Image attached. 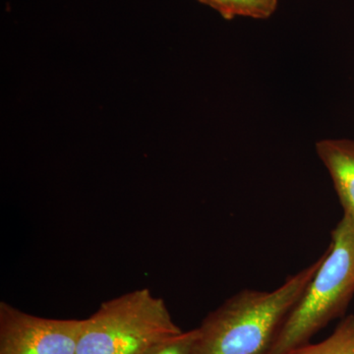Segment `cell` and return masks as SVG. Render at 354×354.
Segmentation results:
<instances>
[{
	"label": "cell",
	"instance_id": "1",
	"mask_svg": "<svg viewBox=\"0 0 354 354\" xmlns=\"http://www.w3.org/2000/svg\"><path fill=\"white\" fill-rule=\"evenodd\" d=\"M323 255L277 290H245L203 320L192 354H267L291 309L306 290Z\"/></svg>",
	"mask_w": 354,
	"mask_h": 354
},
{
	"label": "cell",
	"instance_id": "2",
	"mask_svg": "<svg viewBox=\"0 0 354 354\" xmlns=\"http://www.w3.org/2000/svg\"><path fill=\"white\" fill-rule=\"evenodd\" d=\"M354 295V218L342 216L332 242L306 290L279 329L267 354H286L304 346L346 313Z\"/></svg>",
	"mask_w": 354,
	"mask_h": 354
},
{
	"label": "cell",
	"instance_id": "3",
	"mask_svg": "<svg viewBox=\"0 0 354 354\" xmlns=\"http://www.w3.org/2000/svg\"><path fill=\"white\" fill-rule=\"evenodd\" d=\"M183 332L164 299L142 288L104 302L84 319L77 354H141Z\"/></svg>",
	"mask_w": 354,
	"mask_h": 354
},
{
	"label": "cell",
	"instance_id": "4",
	"mask_svg": "<svg viewBox=\"0 0 354 354\" xmlns=\"http://www.w3.org/2000/svg\"><path fill=\"white\" fill-rule=\"evenodd\" d=\"M84 320L31 315L0 302V354H77Z\"/></svg>",
	"mask_w": 354,
	"mask_h": 354
},
{
	"label": "cell",
	"instance_id": "5",
	"mask_svg": "<svg viewBox=\"0 0 354 354\" xmlns=\"http://www.w3.org/2000/svg\"><path fill=\"white\" fill-rule=\"evenodd\" d=\"M316 152L329 171L344 215L354 218V140H321Z\"/></svg>",
	"mask_w": 354,
	"mask_h": 354
},
{
	"label": "cell",
	"instance_id": "6",
	"mask_svg": "<svg viewBox=\"0 0 354 354\" xmlns=\"http://www.w3.org/2000/svg\"><path fill=\"white\" fill-rule=\"evenodd\" d=\"M211 7L225 20L237 17L264 20L278 8L279 0H198Z\"/></svg>",
	"mask_w": 354,
	"mask_h": 354
},
{
	"label": "cell",
	"instance_id": "7",
	"mask_svg": "<svg viewBox=\"0 0 354 354\" xmlns=\"http://www.w3.org/2000/svg\"><path fill=\"white\" fill-rule=\"evenodd\" d=\"M286 354H354V315L344 318L323 342H308Z\"/></svg>",
	"mask_w": 354,
	"mask_h": 354
},
{
	"label": "cell",
	"instance_id": "8",
	"mask_svg": "<svg viewBox=\"0 0 354 354\" xmlns=\"http://www.w3.org/2000/svg\"><path fill=\"white\" fill-rule=\"evenodd\" d=\"M198 330H187L151 346L141 354H192Z\"/></svg>",
	"mask_w": 354,
	"mask_h": 354
}]
</instances>
